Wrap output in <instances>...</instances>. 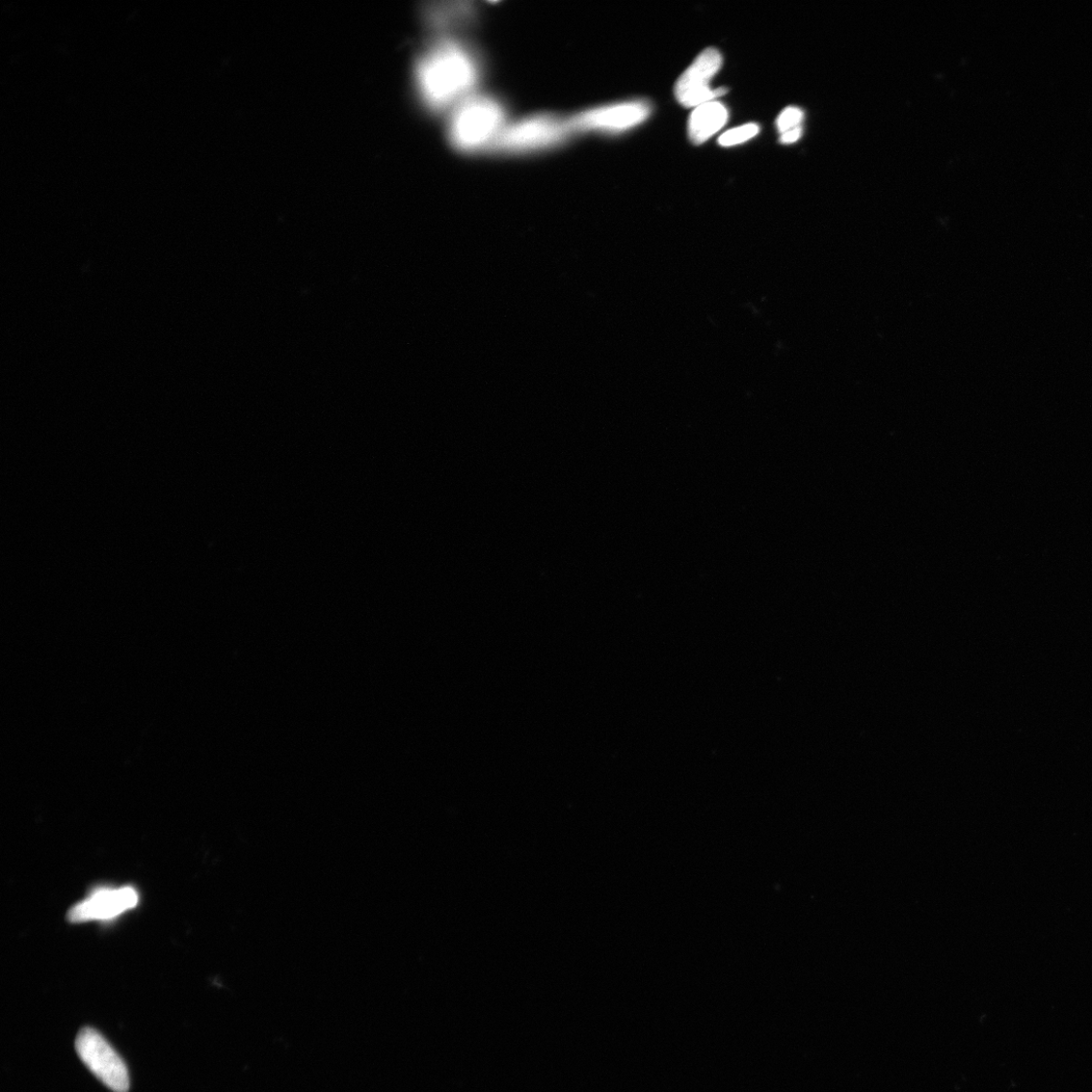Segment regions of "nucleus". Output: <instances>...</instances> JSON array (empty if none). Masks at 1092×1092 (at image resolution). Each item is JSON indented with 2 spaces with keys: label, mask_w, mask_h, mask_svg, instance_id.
<instances>
[{
  "label": "nucleus",
  "mask_w": 1092,
  "mask_h": 1092,
  "mask_svg": "<svg viewBox=\"0 0 1092 1092\" xmlns=\"http://www.w3.org/2000/svg\"><path fill=\"white\" fill-rule=\"evenodd\" d=\"M482 73L481 61L469 44L442 36L419 58L416 85L425 105L433 112L442 113L454 110L475 94Z\"/></svg>",
  "instance_id": "f257e3e1"
},
{
  "label": "nucleus",
  "mask_w": 1092,
  "mask_h": 1092,
  "mask_svg": "<svg viewBox=\"0 0 1092 1092\" xmlns=\"http://www.w3.org/2000/svg\"><path fill=\"white\" fill-rule=\"evenodd\" d=\"M508 125V112L502 101L475 93L450 111L447 136L450 144L463 153L493 150Z\"/></svg>",
  "instance_id": "f03ea898"
},
{
  "label": "nucleus",
  "mask_w": 1092,
  "mask_h": 1092,
  "mask_svg": "<svg viewBox=\"0 0 1092 1092\" xmlns=\"http://www.w3.org/2000/svg\"><path fill=\"white\" fill-rule=\"evenodd\" d=\"M575 132L570 117L537 113L508 123L493 151L504 155H529L565 145Z\"/></svg>",
  "instance_id": "7ed1b4c3"
},
{
  "label": "nucleus",
  "mask_w": 1092,
  "mask_h": 1092,
  "mask_svg": "<svg viewBox=\"0 0 1092 1092\" xmlns=\"http://www.w3.org/2000/svg\"><path fill=\"white\" fill-rule=\"evenodd\" d=\"M652 113L646 100H630L600 105L570 116L575 135L599 132L619 134L645 122Z\"/></svg>",
  "instance_id": "20e7f679"
},
{
  "label": "nucleus",
  "mask_w": 1092,
  "mask_h": 1092,
  "mask_svg": "<svg viewBox=\"0 0 1092 1092\" xmlns=\"http://www.w3.org/2000/svg\"><path fill=\"white\" fill-rule=\"evenodd\" d=\"M76 1052L86 1067L105 1086L115 1092H127L130 1086L125 1062L95 1030L85 1028L75 1041Z\"/></svg>",
  "instance_id": "39448f33"
},
{
  "label": "nucleus",
  "mask_w": 1092,
  "mask_h": 1092,
  "mask_svg": "<svg viewBox=\"0 0 1092 1092\" xmlns=\"http://www.w3.org/2000/svg\"><path fill=\"white\" fill-rule=\"evenodd\" d=\"M722 65L723 56L716 49L703 51L678 79L675 87L678 101L686 108H697L726 94L728 90H713L709 86Z\"/></svg>",
  "instance_id": "423d86ee"
},
{
  "label": "nucleus",
  "mask_w": 1092,
  "mask_h": 1092,
  "mask_svg": "<svg viewBox=\"0 0 1092 1092\" xmlns=\"http://www.w3.org/2000/svg\"><path fill=\"white\" fill-rule=\"evenodd\" d=\"M138 901L137 890L131 886L98 889L75 904L68 919L71 923L110 921L134 909Z\"/></svg>",
  "instance_id": "0eeeda50"
},
{
  "label": "nucleus",
  "mask_w": 1092,
  "mask_h": 1092,
  "mask_svg": "<svg viewBox=\"0 0 1092 1092\" xmlns=\"http://www.w3.org/2000/svg\"><path fill=\"white\" fill-rule=\"evenodd\" d=\"M729 120V111L718 101L697 106L689 119V137L697 145L703 144L721 131Z\"/></svg>",
  "instance_id": "6e6552de"
},
{
  "label": "nucleus",
  "mask_w": 1092,
  "mask_h": 1092,
  "mask_svg": "<svg viewBox=\"0 0 1092 1092\" xmlns=\"http://www.w3.org/2000/svg\"><path fill=\"white\" fill-rule=\"evenodd\" d=\"M760 127L757 124H747L725 132L718 139V143L724 147H732L742 144L753 139L759 134Z\"/></svg>",
  "instance_id": "1a4fd4ad"
},
{
  "label": "nucleus",
  "mask_w": 1092,
  "mask_h": 1092,
  "mask_svg": "<svg viewBox=\"0 0 1092 1092\" xmlns=\"http://www.w3.org/2000/svg\"><path fill=\"white\" fill-rule=\"evenodd\" d=\"M804 116L805 114L801 109L795 108V106H789L777 119L778 131L783 134V132L789 130L801 127Z\"/></svg>",
  "instance_id": "9d476101"
},
{
  "label": "nucleus",
  "mask_w": 1092,
  "mask_h": 1092,
  "mask_svg": "<svg viewBox=\"0 0 1092 1092\" xmlns=\"http://www.w3.org/2000/svg\"><path fill=\"white\" fill-rule=\"evenodd\" d=\"M802 136H803V128L798 127V128H795V129H792V130H789V131L783 132V134H781V137H780V142L782 144H793V143L797 142L799 139H801Z\"/></svg>",
  "instance_id": "9b49d317"
}]
</instances>
